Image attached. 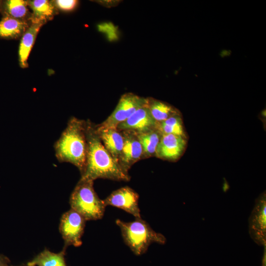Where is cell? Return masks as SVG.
I'll list each match as a JSON object with an SVG mask.
<instances>
[{
  "instance_id": "obj_1",
  "label": "cell",
  "mask_w": 266,
  "mask_h": 266,
  "mask_svg": "<svg viewBox=\"0 0 266 266\" xmlns=\"http://www.w3.org/2000/svg\"><path fill=\"white\" fill-rule=\"evenodd\" d=\"M88 152L86 167L80 179L94 181L98 178L129 181L130 176L105 149L96 131L95 125L86 121Z\"/></svg>"
},
{
  "instance_id": "obj_2",
  "label": "cell",
  "mask_w": 266,
  "mask_h": 266,
  "mask_svg": "<svg viewBox=\"0 0 266 266\" xmlns=\"http://www.w3.org/2000/svg\"><path fill=\"white\" fill-rule=\"evenodd\" d=\"M54 148L59 162L73 165L81 175L86 167L88 152L86 121L70 118Z\"/></svg>"
},
{
  "instance_id": "obj_3",
  "label": "cell",
  "mask_w": 266,
  "mask_h": 266,
  "mask_svg": "<svg viewBox=\"0 0 266 266\" xmlns=\"http://www.w3.org/2000/svg\"><path fill=\"white\" fill-rule=\"evenodd\" d=\"M116 224L121 230L124 242L136 255L145 253L153 243L164 244L166 242L163 234L154 231L141 218L128 222L117 219Z\"/></svg>"
},
{
  "instance_id": "obj_4",
  "label": "cell",
  "mask_w": 266,
  "mask_h": 266,
  "mask_svg": "<svg viewBox=\"0 0 266 266\" xmlns=\"http://www.w3.org/2000/svg\"><path fill=\"white\" fill-rule=\"evenodd\" d=\"M94 181L80 179L69 198L71 209L80 214L86 221L101 219L106 206L94 188Z\"/></svg>"
},
{
  "instance_id": "obj_5",
  "label": "cell",
  "mask_w": 266,
  "mask_h": 266,
  "mask_svg": "<svg viewBox=\"0 0 266 266\" xmlns=\"http://www.w3.org/2000/svg\"><path fill=\"white\" fill-rule=\"evenodd\" d=\"M147 98L139 97L132 93L123 94L112 113L100 124L101 128L116 129L121 123L126 121L138 109L146 106Z\"/></svg>"
},
{
  "instance_id": "obj_6",
  "label": "cell",
  "mask_w": 266,
  "mask_h": 266,
  "mask_svg": "<svg viewBox=\"0 0 266 266\" xmlns=\"http://www.w3.org/2000/svg\"><path fill=\"white\" fill-rule=\"evenodd\" d=\"M86 221L80 214L72 209L62 215L59 231L65 241L64 248L66 249L70 245L79 247L82 245Z\"/></svg>"
},
{
  "instance_id": "obj_7",
  "label": "cell",
  "mask_w": 266,
  "mask_h": 266,
  "mask_svg": "<svg viewBox=\"0 0 266 266\" xmlns=\"http://www.w3.org/2000/svg\"><path fill=\"white\" fill-rule=\"evenodd\" d=\"M266 199L262 193L256 200L249 218V232L252 239L258 245L266 244Z\"/></svg>"
},
{
  "instance_id": "obj_8",
  "label": "cell",
  "mask_w": 266,
  "mask_h": 266,
  "mask_svg": "<svg viewBox=\"0 0 266 266\" xmlns=\"http://www.w3.org/2000/svg\"><path fill=\"white\" fill-rule=\"evenodd\" d=\"M138 194L133 189L125 186L113 191L103 200L105 206L111 205L133 215L135 219L141 218L138 206Z\"/></svg>"
},
{
  "instance_id": "obj_9",
  "label": "cell",
  "mask_w": 266,
  "mask_h": 266,
  "mask_svg": "<svg viewBox=\"0 0 266 266\" xmlns=\"http://www.w3.org/2000/svg\"><path fill=\"white\" fill-rule=\"evenodd\" d=\"M188 138L172 134H162L156 148L155 157L163 160L175 162L184 153Z\"/></svg>"
},
{
  "instance_id": "obj_10",
  "label": "cell",
  "mask_w": 266,
  "mask_h": 266,
  "mask_svg": "<svg viewBox=\"0 0 266 266\" xmlns=\"http://www.w3.org/2000/svg\"><path fill=\"white\" fill-rule=\"evenodd\" d=\"M121 132L124 144L119 164L125 172L129 173L132 166L142 159V148L135 133L127 131Z\"/></svg>"
},
{
  "instance_id": "obj_11",
  "label": "cell",
  "mask_w": 266,
  "mask_h": 266,
  "mask_svg": "<svg viewBox=\"0 0 266 266\" xmlns=\"http://www.w3.org/2000/svg\"><path fill=\"white\" fill-rule=\"evenodd\" d=\"M156 126L157 122L146 105L137 110L126 121L119 124L116 129L119 131L140 133L155 129Z\"/></svg>"
},
{
  "instance_id": "obj_12",
  "label": "cell",
  "mask_w": 266,
  "mask_h": 266,
  "mask_svg": "<svg viewBox=\"0 0 266 266\" xmlns=\"http://www.w3.org/2000/svg\"><path fill=\"white\" fill-rule=\"evenodd\" d=\"M95 127L104 147L119 164L124 144V138L121 132L117 129L100 128L97 125H95Z\"/></svg>"
},
{
  "instance_id": "obj_13",
  "label": "cell",
  "mask_w": 266,
  "mask_h": 266,
  "mask_svg": "<svg viewBox=\"0 0 266 266\" xmlns=\"http://www.w3.org/2000/svg\"><path fill=\"white\" fill-rule=\"evenodd\" d=\"M42 24L31 23L20 40L19 47V61L22 68L28 66V59L34 44L36 35Z\"/></svg>"
},
{
  "instance_id": "obj_14",
  "label": "cell",
  "mask_w": 266,
  "mask_h": 266,
  "mask_svg": "<svg viewBox=\"0 0 266 266\" xmlns=\"http://www.w3.org/2000/svg\"><path fill=\"white\" fill-rule=\"evenodd\" d=\"M29 27L27 21L4 16L0 21V38H17L22 36Z\"/></svg>"
},
{
  "instance_id": "obj_15",
  "label": "cell",
  "mask_w": 266,
  "mask_h": 266,
  "mask_svg": "<svg viewBox=\"0 0 266 266\" xmlns=\"http://www.w3.org/2000/svg\"><path fill=\"white\" fill-rule=\"evenodd\" d=\"M28 3L33 11L30 18L31 23L44 24L54 15L53 2L47 0H34L29 1Z\"/></svg>"
},
{
  "instance_id": "obj_16",
  "label": "cell",
  "mask_w": 266,
  "mask_h": 266,
  "mask_svg": "<svg viewBox=\"0 0 266 266\" xmlns=\"http://www.w3.org/2000/svg\"><path fill=\"white\" fill-rule=\"evenodd\" d=\"M147 106L157 123L163 122L175 114L181 113L172 105L152 97L147 98Z\"/></svg>"
},
{
  "instance_id": "obj_17",
  "label": "cell",
  "mask_w": 266,
  "mask_h": 266,
  "mask_svg": "<svg viewBox=\"0 0 266 266\" xmlns=\"http://www.w3.org/2000/svg\"><path fill=\"white\" fill-rule=\"evenodd\" d=\"M65 252V248L59 253H54L45 249L27 265L28 266H66Z\"/></svg>"
},
{
  "instance_id": "obj_18",
  "label": "cell",
  "mask_w": 266,
  "mask_h": 266,
  "mask_svg": "<svg viewBox=\"0 0 266 266\" xmlns=\"http://www.w3.org/2000/svg\"><path fill=\"white\" fill-rule=\"evenodd\" d=\"M142 148V159L155 156L156 150L162 133L157 129L136 133Z\"/></svg>"
},
{
  "instance_id": "obj_19",
  "label": "cell",
  "mask_w": 266,
  "mask_h": 266,
  "mask_svg": "<svg viewBox=\"0 0 266 266\" xmlns=\"http://www.w3.org/2000/svg\"><path fill=\"white\" fill-rule=\"evenodd\" d=\"M28 3L23 0H8L1 1L0 10L3 11L4 16L26 21L29 18Z\"/></svg>"
},
{
  "instance_id": "obj_20",
  "label": "cell",
  "mask_w": 266,
  "mask_h": 266,
  "mask_svg": "<svg viewBox=\"0 0 266 266\" xmlns=\"http://www.w3.org/2000/svg\"><path fill=\"white\" fill-rule=\"evenodd\" d=\"M156 129L162 134H172L188 138L181 113L157 123Z\"/></svg>"
},
{
  "instance_id": "obj_21",
  "label": "cell",
  "mask_w": 266,
  "mask_h": 266,
  "mask_svg": "<svg viewBox=\"0 0 266 266\" xmlns=\"http://www.w3.org/2000/svg\"><path fill=\"white\" fill-rule=\"evenodd\" d=\"M78 1L76 0H57L54 2V6L63 11H70L76 6Z\"/></svg>"
},
{
  "instance_id": "obj_22",
  "label": "cell",
  "mask_w": 266,
  "mask_h": 266,
  "mask_svg": "<svg viewBox=\"0 0 266 266\" xmlns=\"http://www.w3.org/2000/svg\"><path fill=\"white\" fill-rule=\"evenodd\" d=\"M10 265V261L5 256L0 254V266H8Z\"/></svg>"
},
{
  "instance_id": "obj_23",
  "label": "cell",
  "mask_w": 266,
  "mask_h": 266,
  "mask_svg": "<svg viewBox=\"0 0 266 266\" xmlns=\"http://www.w3.org/2000/svg\"><path fill=\"white\" fill-rule=\"evenodd\" d=\"M8 266H27V265H19V266H11V265H9Z\"/></svg>"
},
{
  "instance_id": "obj_24",
  "label": "cell",
  "mask_w": 266,
  "mask_h": 266,
  "mask_svg": "<svg viewBox=\"0 0 266 266\" xmlns=\"http://www.w3.org/2000/svg\"><path fill=\"white\" fill-rule=\"evenodd\" d=\"M1 1H0V6H1Z\"/></svg>"
}]
</instances>
